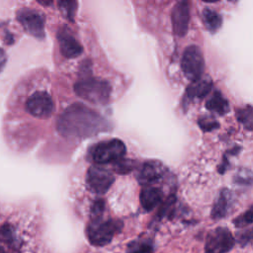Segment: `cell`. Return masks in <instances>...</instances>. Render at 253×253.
I'll list each match as a JSON object with an SVG mask.
<instances>
[{"label":"cell","mask_w":253,"mask_h":253,"mask_svg":"<svg viewBox=\"0 0 253 253\" xmlns=\"http://www.w3.org/2000/svg\"><path fill=\"white\" fill-rule=\"evenodd\" d=\"M234 183L242 186H249L253 183V173L248 169H239L235 174Z\"/></svg>","instance_id":"20"},{"label":"cell","mask_w":253,"mask_h":253,"mask_svg":"<svg viewBox=\"0 0 253 253\" xmlns=\"http://www.w3.org/2000/svg\"><path fill=\"white\" fill-rule=\"evenodd\" d=\"M58 8L62 15L69 21L74 20L78 8L77 0H58Z\"/></svg>","instance_id":"19"},{"label":"cell","mask_w":253,"mask_h":253,"mask_svg":"<svg viewBox=\"0 0 253 253\" xmlns=\"http://www.w3.org/2000/svg\"><path fill=\"white\" fill-rule=\"evenodd\" d=\"M133 168V162L128 159L121 158L114 164V169L119 174H126L130 172Z\"/></svg>","instance_id":"23"},{"label":"cell","mask_w":253,"mask_h":253,"mask_svg":"<svg viewBox=\"0 0 253 253\" xmlns=\"http://www.w3.org/2000/svg\"><path fill=\"white\" fill-rule=\"evenodd\" d=\"M200 127L205 130V131H211L216 127H218V124L216 121H214L213 119L211 118H209V117H204V118H201L198 122Z\"/></svg>","instance_id":"24"},{"label":"cell","mask_w":253,"mask_h":253,"mask_svg":"<svg viewBox=\"0 0 253 253\" xmlns=\"http://www.w3.org/2000/svg\"><path fill=\"white\" fill-rule=\"evenodd\" d=\"M0 253H5V251H4V249L0 246Z\"/></svg>","instance_id":"32"},{"label":"cell","mask_w":253,"mask_h":253,"mask_svg":"<svg viewBox=\"0 0 253 253\" xmlns=\"http://www.w3.org/2000/svg\"><path fill=\"white\" fill-rule=\"evenodd\" d=\"M40 4H42V6H49L52 3V0H37Z\"/></svg>","instance_id":"30"},{"label":"cell","mask_w":253,"mask_h":253,"mask_svg":"<svg viewBox=\"0 0 253 253\" xmlns=\"http://www.w3.org/2000/svg\"><path fill=\"white\" fill-rule=\"evenodd\" d=\"M125 153V143L118 138H114L94 145L91 150V158L97 164H106L118 161L124 157Z\"/></svg>","instance_id":"4"},{"label":"cell","mask_w":253,"mask_h":253,"mask_svg":"<svg viewBox=\"0 0 253 253\" xmlns=\"http://www.w3.org/2000/svg\"><path fill=\"white\" fill-rule=\"evenodd\" d=\"M87 186L89 190L95 194H105L115 181L114 175L101 166H91L87 172Z\"/></svg>","instance_id":"7"},{"label":"cell","mask_w":253,"mask_h":253,"mask_svg":"<svg viewBox=\"0 0 253 253\" xmlns=\"http://www.w3.org/2000/svg\"><path fill=\"white\" fill-rule=\"evenodd\" d=\"M176 203V199H175V196H169L167 198V200H165L163 202V205L161 206L159 211H158V217L159 218H162L164 216H170V214L172 213L173 211V209H174V205Z\"/></svg>","instance_id":"22"},{"label":"cell","mask_w":253,"mask_h":253,"mask_svg":"<svg viewBox=\"0 0 253 253\" xmlns=\"http://www.w3.org/2000/svg\"><path fill=\"white\" fill-rule=\"evenodd\" d=\"M181 67L185 76L190 81L200 79L204 73L205 60L201 48L197 45H189L184 50Z\"/></svg>","instance_id":"5"},{"label":"cell","mask_w":253,"mask_h":253,"mask_svg":"<svg viewBox=\"0 0 253 253\" xmlns=\"http://www.w3.org/2000/svg\"><path fill=\"white\" fill-rule=\"evenodd\" d=\"M57 41L59 43V48L63 56L66 58H75L79 56L83 47L75 40V38L70 34L66 27H62L57 32Z\"/></svg>","instance_id":"11"},{"label":"cell","mask_w":253,"mask_h":253,"mask_svg":"<svg viewBox=\"0 0 253 253\" xmlns=\"http://www.w3.org/2000/svg\"><path fill=\"white\" fill-rule=\"evenodd\" d=\"M12 239V231L10 229L9 226H3L1 229H0V240L2 241H5V242H8Z\"/></svg>","instance_id":"28"},{"label":"cell","mask_w":253,"mask_h":253,"mask_svg":"<svg viewBox=\"0 0 253 253\" xmlns=\"http://www.w3.org/2000/svg\"><path fill=\"white\" fill-rule=\"evenodd\" d=\"M212 84L211 79H202L193 81L186 89V94L189 99H203L211 90Z\"/></svg>","instance_id":"15"},{"label":"cell","mask_w":253,"mask_h":253,"mask_svg":"<svg viewBox=\"0 0 253 253\" xmlns=\"http://www.w3.org/2000/svg\"><path fill=\"white\" fill-rule=\"evenodd\" d=\"M234 238L226 227H216L212 229L207 237L206 253H226L232 249Z\"/></svg>","instance_id":"6"},{"label":"cell","mask_w":253,"mask_h":253,"mask_svg":"<svg viewBox=\"0 0 253 253\" xmlns=\"http://www.w3.org/2000/svg\"><path fill=\"white\" fill-rule=\"evenodd\" d=\"M131 253H153L152 246L147 242H136L130 245Z\"/></svg>","instance_id":"26"},{"label":"cell","mask_w":253,"mask_h":253,"mask_svg":"<svg viewBox=\"0 0 253 253\" xmlns=\"http://www.w3.org/2000/svg\"><path fill=\"white\" fill-rule=\"evenodd\" d=\"M164 173L165 167L161 162L149 160L139 167L136 178L141 185H149L161 179Z\"/></svg>","instance_id":"12"},{"label":"cell","mask_w":253,"mask_h":253,"mask_svg":"<svg viewBox=\"0 0 253 253\" xmlns=\"http://www.w3.org/2000/svg\"><path fill=\"white\" fill-rule=\"evenodd\" d=\"M252 222H253V206L250 209H248L246 211H244L242 214L238 215L233 220V224L238 228L247 226Z\"/></svg>","instance_id":"21"},{"label":"cell","mask_w":253,"mask_h":253,"mask_svg":"<svg viewBox=\"0 0 253 253\" xmlns=\"http://www.w3.org/2000/svg\"><path fill=\"white\" fill-rule=\"evenodd\" d=\"M105 210V203L103 200H97L94 202L91 209V216L92 218L102 217L103 211Z\"/></svg>","instance_id":"27"},{"label":"cell","mask_w":253,"mask_h":253,"mask_svg":"<svg viewBox=\"0 0 253 253\" xmlns=\"http://www.w3.org/2000/svg\"><path fill=\"white\" fill-rule=\"evenodd\" d=\"M74 92L78 97L92 104L103 105L110 99L111 86L103 79L85 76L74 84Z\"/></svg>","instance_id":"2"},{"label":"cell","mask_w":253,"mask_h":253,"mask_svg":"<svg viewBox=\"0 0 253 253\" xmlns=\"http://www.w3.org/2000/svg\"><path fill=\"white\" fill-rule=\"evenodd\" d=\"M53 101L44 91L35 92L26 102V110L38 119H47L53 112Z\"/></svg>","instance_id":"8"},{"label":"cell","mask_w":253,"mask_h":253,"mask_svg":"<svg viewBox=\"0 0 253 253\" xmlns=\"http://www.w3.org/2000/svg\"><path fill=\"white\" fill-rule=\"evenodd\" d=\"M17 19L28 34L37 39L44 38V20L40 13L27 8L21 9L17 13Z\"/></svg>","instance_id":"9"},{"label":"cell","mask_w":253,"mask_h":253,"mask_svg":"<svg viewBox=\"0 0 253 253\" xmlns=\"http://www.w3.org/2000/svg\"><path fill=\"white\" fill-rule=\"evenodd\" d=\"M6 61H7L6 53H5V51L0 47V71L4 68V66H5V64H6Z\"/></svg>","instance_id":"29"},{"label":"cell","mask_w":253,"mask_h":253,"mask_svg":"<svg viewBox=\"0 0 253 253\" xmlns=\"http://www.w3.org/2000/svg\"><path fill=\"white\" fill-rule=\"evenodd\" d=\"M236 117L244 128L253 130V106H246L245 108L237 110Z\"/></svg>","instance_id":"18"},{"label":"cell","mask_w":253,"mask_h":253,"mask_svg":"<svg viewBox=\"0 0 253 253\" xmlns=\"http://www.w3.org/2000/svg\"><path fill=\"white\" fill-rule=\"evenodd\" d=\"M204 2H207V3H213V2H217L219 0H203Z\"/></svg>","instance_id":"31"},{"label":"cell","mask_w":253,"mask_h":253,"mask_svg":"<svg viewBox=\"0 0 253 253\" xmlns=\"http://www.w3.org/2000/svg\"><path fill=\"white\" fill-rule=\"evenodd\" d=\"M232 203H233V198L230 191L228 189H222L219 192L212 206L211 212V217L213 219H221L225 217L232 207Z\"/></svg>","instance_id":"13"},{"label":"cell","mask_w":253,"mask_h":253,"mask_svg":"<svg viewBox=\"0 0 253 253\" xmlns=\"http://www.w3.org/2000/svg\"><path fill=\"white\" fill-rule=\"evenodd\" d=\"M237 241L241 246H246L253 241V227L237 233Z\"/></svg>","instance_id":"25"},{"label":"cell","mask_w":253,"mask_h":253,"mask_svg":"<svg viewBox=\"0 0 253 253\" xmlns=\"http://www.w3.org/2000/svg\"><path fill=\"white\" fill-rule=\"evenodd\" d=\"M110 124L100 114L80 103L67 107L59 116L57 131L64 137L84 138L110 129Z\"/></svg>","instance_id":"1"},{"label":"cell","mask_w":253,"mask_h":253,"mask_svg":"<svg viewBox=\"0 0 253 253\" xmlns=\"http://www.w3.org/2000/svg\"><path fill=\"white\" fill-rule=\"evenodd\" d=\"M203 20L206 28L211 33H215L222 24V18L221 16L211 10V9H205L203 12Z\"/></svg>","instance_id":"17"},{"label":"cell","mask_w":253,"mask_h":253,"mask_svg":"<svg viewBox=\"0 0 253 253\" xmlns=\"http://www.w3.org/2000/svg\"><path fill=\"white\" fill-rule=\"evenodd\" d=\"M229 1H235V0H229Z\"/></svg>","instance_id":"33"},{"label":"cell","mask_w":253,"mask_h":253,"mask_svg":"<svg viewBox=\"0 0 253 253\" xmlns=\"http://www.w3.org/2000/svg\"><path fill=\"white\" fill-rule=\"evenodd\" d=\"M123 223L115 219H102V217L92 218L87 226V237L94 246H104L111 242L113 237L121 231Z\"/></svg>","instance_id":"3"},{"label":"cell","mask_w":253,"mask_h":253,"mask_svg":"<svg viewBox=\"0 0 253 253\" xmlns=\"http://www.w3.org/2000/svg\"><path fill=\"white\" fill-rule=\"evenodd\" d=\"M163 200V192L153 186L145 187L141 190L139 195V201L142 208L145 211H152L155 207H157Z\"/></svg>","instance_id":"14"},{"label":"cell","mask_w":253,"mask_h":253,"mask_svg":"<svg viewBox=\"0 0 253 253\" xmlns=\"http://www.w3.org/2000/svg\"><path fill=\"white\" fill-rule=\"evenodd\" d=\"M206 107L209 111L219 115H224L229 111L228 102L219 91H215L211 96L206 103Z\"/></svg>","instance_id":"16"},{"label":"cell","mask_w":253,"mask_h":253,"mask_svg":"<svg viewBox=\"0 0 253 253\" xmlns=\"http://www.w3.org/2000/svg\"><path fill=\"white\" fill-rule=\"evenodd\" d=\"M173 32L178 37H184L188 32L190 21V6L188 0H180L171 13Z\"/></svg>","instance_id":"10"}]
</instances>
